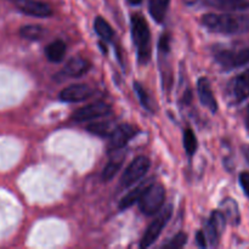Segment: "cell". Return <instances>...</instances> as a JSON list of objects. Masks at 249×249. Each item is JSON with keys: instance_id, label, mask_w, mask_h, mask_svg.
<instances>
[{"instance_id": "31", "label": "cell", "mask_w": 249, "mask_h": 249, "mask_svg": "<svg viewBox=\"0 0 249 249\" xmlns=\"http://www.w3.org/2000/svg\"><path fill=\"white\" fill-rule=\"evenodd\" d=\"M246 125H247V129H248V131H249V117H248V119H247V123H246Z\"/></svg>"}, {"instance_id": "29", "label": "cell", "mask_w": 249, "mask_h": 249, "mask_svg": "<svg viewBox=\"0 0 249 249\" xmlns=\"http://www.w3.org/2000/svg\"><path fill=\"white\" fill-rule=\"evenodd\" d=\"M195 1H196V0H184V2H185V4H187V5H191V4H194Z\"/></svg>"}, {"instance_id": "30", "label": "cell", "mask_w": 249, "mask_h": 249, "mask_svg": "<svg viewBox=\"0 0 249 249\" xmlns=\"http://www.w3.org/2000/svg\"><path fill=\"white\" fill-rule=\"evenodd\" d=\"M246 157H247V160H249V148H247V150H246Z\"/></svg>"}, {"instance_id": "28", "label": "cell", "mask_w": 249, "mask_h": 249, "mask_svg": "<svg viewBox=\"0 0 249 249\" xmlns=\"http://www.w3.org/2000/svg\"><path fill=\"white\" fill-rule=\"evenodd\" d=\"M128 1L130 2L131 5H139L141 1H142V0H128Z\"/></svg>"}, {"instance_id": "16", "label": "cell", "mask_w": 249, "mask_h": 249, "mask_svg": "<svg viewBox=\"0 0 249 249\" xmlns=\"http://www.w3.org/2000/svg\"><path fill=\"white\" fill-rule=\"evenodd\" d=\"M221 212L225 215L228 223L232 224V225H238L241 220L240 211H238V206L236 203L235 199L232 198H226L221 202L220 204Z\"/></svg>"}, {"instance_id": "8", "label": "cell", "mask_w": 249, "mask_h": 249, "mask_svg": "<svg viewBox=\"0 0 249 249\" xmlns=\"http://www.w3.org/2000/svg\"><path fill=\"white\" fill-rule=\"evenodd\" d=\"M136 129L130 124H119L114 128L112 134L109 135L108 151H118L125 147L129 141L136 135Z\"/></svg>"}, {"instance_id": "4", "label": "cell", "mask_w": 249, "mask_h": 249, "mask_svg": "<svg viewBox=\"0 0 249 249\" xmlns=\"http://www.w3.org/2000/svg\"><path fill=\"white\" fill-rule=\"evenodd\" d=\"M172 214H173L172 204H168L167 207H164V208H162L160 212H158L155 220H153L152 223H151V225L148 226L145 235H143L142 240H141V243H140L141 248H148L158 240L160 235L162 233V230L164 229V226L167 225L168 221L170 220V218H172Z\"/></svg>"}, {"instance_id": "22", "label": "cell", "mask_w": 249, "mask_h": 249, "mask_svg": "<svg viewBox=\"0 0 249 249\" xmlns=\"http://www.w3.org/2000/svg\"><path fill=\"white\" fill-rule=\"evenodd\" d=\"M95 31H96V33L99 34L100 38L104 39V40L109 41L113 39V36H114L113 29H112V27L109 26L108 22H107L105 18H102L101 16L96 17V19H95Z\"/></svg>"}, {"instance_id": "12", "label": "cell", "mask_w": 249, "mask_h": 249, "mask_svg": "<svg viewBox=\"0 0 249 249\" xmlns=\"http://www.w3.org/2000/svg\"><path fill=\"white\" fill-rule=\"evenodd\" d=\"M232 95L236 102H242L249 97V71L237 75L231 83Z\"/></svg>"}, {"instance_id": "1", "label": "cell", "mask_w": 249, "mask_h": 249, "mask_svg": "<svg viewBox=\"0 0 249 249\" xmlns=\"http://www.w3.org/2000/svg\"><path fill=\"white\" fill-rule=\"evenodd\" d=\"M202 23L214 33L235 34L248 28V18L230 14H207L202 17Z\"/></svg>"}, {"instance_id": "17", "label": "cell", "mask_w": 249, "mask_h": 249, "mask_svg": "<svg viewBox=\"0 0 249 249\" xmlns=\"http://www.w3.org/2000/svg\"><path fill=\"white\" fill-rule=\"evenodd\" d=\"M66 53V44L65 41L57 39V40H53V43L49 44L45 49V55L50 62H61L62 58L65 57Z\"/></svg>"}, {"instance_id": "27", "label": "cell", "mask_w": 249, "mask_h": 249, "mask_svg": "<svg viewBox=\"0 0 249 249\" xmlns=\"http://www.w3.org/2000/svg\"><path fill=\"white\" fill-rule=\"evenodd\" d=\"M196 240H197V243L199 245V247L202 248L207 247V237L206 235H204L203 231H198V232L196 233Z\"/></svg>"}, {"instance_id": "9", "label": "cell", "mask_w": 249, "mask_h": 249, "mask_svg": "<svg viewBox=\"0 0 249 249\" xmlns=\"http://www.w3.org/2000/svg\"><path fill=\"white\" fill-rule=\"evenodd\" d=\"M17 9L23 14L33 17H50L53 15V10L48 4L39 0H9Z\"/></svg>"}, {"instance_id": "18", "label": "cell", "mask_w": 249, "mask_h": 249, "mask_svg": "<svg viewBox=\"0 0 249 249\" xmlns=\"http://www.w3.org/2000/svg\"><path fill=\"white\" fill-rule=\"evenodd\" d=\"M46 34V29L39 24H26L19 29V36L27 40H40Z\"/></svg>"}, {"instance_id": "23", "label": "cell", "mask_w": 249, "mask_h": 249, "mask_svg": "<svg viewBox=\"0 0 249 249\" xmlns=\"http://www.w3.org/2000/svg\"><path fill=\"white\" fill-rule=\"evenodd\" d=\"M197 146H198V143H197V138L195 135L194 130L186 129L184 133V147L187 155L194 156L197 151Z\"/></svg>"}, {"instance_id": "5", "label": "cell", "mask_w": 249, "mask_h": 249, "mask_svg": "<svg viewBox=\"0 0 249 249\" xmlns=\"http://www.w3.org/2000/svg\"><path fill=\"white\" fill-rule=\"evenodd\" d=\"M150 160L145 156H139L136 157L130 164L128 165V168L125 169V172L123 173L121 178V185L123 187H128L134 185L135 182H138L141 178H143L146 175V173L150 169Z\"/></svg>"}, {"instance_id": "19", "label": "cell", "mask_w": 249, "mask_h": 249, "mask_svg": "<svg viewBox=\"0 0 249 249\" xmlns=\"http://www.w3.org/2000/svg\"><path fill=\"white\" fill-rule=\"evenodd\" d=\"M170 0H150L148 10H150L151 16L157 22H162L165 17L167 7L169 5Z\"/></svg>"}, {"instance_id": "32", "label": "cell", "mask_w": 249, "mask_h": 249, "mask_svg": "<svg viewBox=\"0 0 249 249\" xmlns=\"http://www.w3.org/2000/svg\"><path fill=\"white\" fill-rule=\"evenodd\" d=\"M248 112H249V106H248Z\"/></svg>"}, {"instance_id": "3", "label": "cell", "mask_w": 249, "mask_h": 249, "mask_svg": "<svg viewBox=\"0 0 249 249\" xmlns=\"http://www.w3.org/2000/svg\"><path fill=\"white\" fill-rule=\"evenodd\" d=\"M165 190L160 184H151L139 201V208L145 215H155L163 208Z\"/></svg>"}, {"instance_id": "15", "label": "cell", "mask_w": 249, "mask_h": 249, "mask_svg": "<svg viewBox=\"0 0 249 249\" xmlns=\"http://www.w3.org/2000/svg\"><path fill=\"white\" fill-rule=\"evenodd\" d=\"M206 5L225 11H242L249 7L247 0H203Z\"/></svg>"}, {"instance_id": "11", "label": "cell", "mask_w": 249, "mask_h": 249, "mask_svg": "<svg viewBox=\"0 0 249 249\" xmlns=\"http://www.w3.org/2000/svg\"><path fill=\"white\" fill-rule=\"evenodd\" d=\"M197 91H198L199 100H201V104L204 107L214 112H216L218 109V104H216V100L214 97L213 91H212L211 83L207 78H199L198 83H197Z\"/></svg>"}, {"instance_id": "10", "label": "cell", "mask_w": 249, "mask_h": 249, "mask_svg": "<svg viewBox=\"0 0 249 249\" xmlns=\"http://www.w3.org/2000/svg\"><path fill=\"white\" fill-rule=\"evenodd\" d=\"M94 90L87 84H73L60 92V100L65 102H82L92 96Z\"/></svg>"}, {"instance_id": "2", "label": "cell", "mask_w": 249, "mask_h": 249, "mask_svg": "<svg viewBox=\"0 0 249 249\" xmlns=\"http://www.w3.org/2000/svg\"><path fill=\"white\" fill-rule=\"evenodd\" d=\"M131 36L138 51V60L141 65H146L151 58V33L146 19L141 15L131 17Z\"/></svg>"}, {"instance_id": "25", "label": "cell", "mask_w": 249, "mask_h": 249, "mask_svg": "<svg viewBox=\"0 0 249 249\" xmlns=\"http://www.w3.org/2000/svg\"><path fill=\"white\" fill-rule=\"evenodd\" d=\"M187 242V235L184 232H179L178 235H175L172 240L168 243H165L163 247L168 249H179L182 248Z\"/></svg>"}, {"instance_id": "21", "label": "cell", "mask_w": 249, "mask_h": 249, "mask_svg": "<svg viewBox=\"0 0 249 249\" xmlns=\"http://www.w3.org/2000/svg\"><path fill=\"white\" fill-rule=\"evenodd\" d=\"M116 126H113L112 122H95V123H91L88 125V131H90L91 134L97 136H101V138H105V136H109L112 134V131L114 130Z\"/></svg>"}, {"instance_id": "24", "label": "cell", "mask_w": 249, "mask_h": 249, "mask_svg": "<svg viewBox=\"0 0 249 249\" xmlns=\"http://www.w3.org/2000/svg\"><path fill=\"white\" fill-rule=\"evenodd\" d=\"M134 89H135V92L138 94V97H139V100H140L141 105H142L146 109H148V111H152L151 100H150V97H148L146 90L142 88V85L138 82L134 83Z\"/></svg>"}, {"instance_id": "26", "label": "cell", "mask_w": 249, "mask_h": 249, "mask_svg": "<svg viewBox=\"0 0 249 249\" xmlns=\"http://www.w3.org/2000/svg\"><path fill=\"white\" fill-rule=\"evenodd\" d=\"M240 182L243 191H245V194L249 197V173L248 172H243L242 174L240 175Z\"/></svg>"}, {"instance_id": "14", "label": "cell", "mask_w": 249, "mask_h": 249, "mask_svg": "<svg viewBox=\"0 0 249 249\" xmlns=\"http://www.w3.org/2000/svg\"><path fill=\"white\" fill-rule=\"evenodd\" d=\"M90 70V62L83 57H73L71 58L65 66L62 72L65 75L72 78H78L84 75Z\"/></svg>"}, {"instance_id": "20", "label": "cell", "mask_w": 249, "mask_h": 249, "mask_svg": "<svg viewBox=\"0 0 249 249\" xmlns=\"http://www.w3.org/2000/svg\"><path fill=\"white\" fill-rule=\"evenodd\" d=\"M123 160L124 156H121L119 158H112V160L107 163L104 172H102V180H104V181H111V180L116 177V174L119 172L122 164H123Z\"/></svg>"}, {"instance_id": "6", "label": "cell", "mask_w": 249, "mask_h": 249, "mask_svg": "<svg viewBox=\"0 0 249 249\" xmlns=\"http://www.w3.org/2000/svg\"><path fill=\"white\" fill-rule=\"evenodd\" d=\"M111 111L112 107L106 102H95V104L87 105V106L77 109L73 113L72 119L78 123H83V122L94 121V119L107 116L111 113Z\"/></svg>"}, {"instance_id": "7", "label": "cell", "mask_w": 249, "mask_h": 249, "mask_svg": "<svg viewBox=\"0 0 249 249\" xmlns=\"http://www.w3.org/2000/svg\"><path fill=\"white\" fill-rule=\"evenodd\" d=\"M215 60L225 70L241 67V66L249 62V48L242 49L240 51L221 50L215 55Z\"/></svg>"}, {"instance_id": "13", "label": "cell", "mask_w": 249, "mask_h": 249, "mask_svg": "<svg viewBox=\"0 0 249 249\" xmlns=\"http://www.w3.org/2000/svg\"><path fill=\"white\" fill-rule=\"evenodd\" d=\"M151 184H153L152 180L142 181L141 184H139L135 189H133L130 192H128V194L121 199V202H119V209L123 211V209H126L129 208V207L134 206L135 203H139V201H140V198L142 197V195L145 194L146 190L150 187Z\"/></svg>"}]
</instances>
